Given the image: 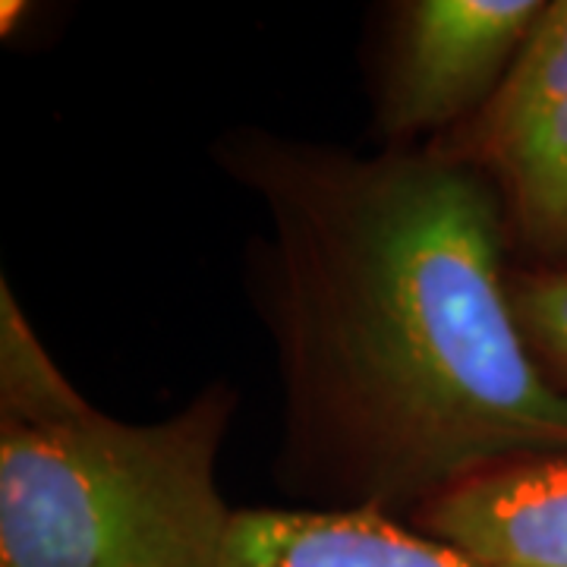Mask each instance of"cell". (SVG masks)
<instances>
[{
    "mask_svg": "<svg viewBox=\"0 0 567 567\" xmlns=\"http://www.w3.org/2000/svg\"><path fill=\"white\" fill-rule=\"evenodd\" d=\"M215 164L265 215L249 287L290 492L406 520L492 466L565 454L567 394L524 344L502 208L473 171L265 126L218 136Z\"/></svg>",
    "mask_w": 567,
    "mask_h": 567,
    "instance_id": "cell-1",
    "label": "cell"
},
{
    "mask_svg": "<svg viewBox=\"0 0 567 567\" xmlns=\"http://www.w3.org/2000/svg\"><path fill=\"white\" fill-rule=\"evenodd\" d=\"M234 410L215 382L152 423L89 401L0 420V567H224L237 511L218 457Z\"/></svg>",
    "mask_w": 567,
    "mask_h": 567,
    "instance_id": "cell-2",
    "label": "cell"
},
{
    "mask_svg": "<svg viewBox=\"0 0 567 567\" xmlns=\"http://www.w3.org/2000/svg\"><path fill=\"white\" fill-rule=\"evenodd\" d=\"M429 148L492 189L514 265L567 268V0H546L486 104Z\"/></svg>",
    "mask_w": 567,
    "mask_h": 567,
    "instance_id": "cell-3",
    "label": "cell"
},
{
    "mask_svg": "<svg viewBox=\"0 0 567 567\" xmlns=\"http://www.w3.org/2000/svg\"><path fill=\"white\" fill-rule=\"evenodd\" d=\"M546 0H404L375 54V130L420 148L473 117L505 80Z\"/></svg>",
    "mask_w": 567,
    "mask_h": 567,
    "instance_id": "cell-4",
    "label": "cell"
},
{
    "mask_svg": "<svg viewBox=\"0 0 567 567\" xmlns=\"http://www.w3.org/2000/svg\"><path fill=\"white\" fill-rule=\"evenodd\" d=\"M406 524L483 567H567V451L476 473Z\"/></svg>",
    "mask_w": 567,
    "mask_h": 567,
    "instance_id": "cell-5",
    "label": "cell"
},
{
    "mask_svg": "<svg viewBox=\"0 0 567 567\" xmlns=\"http://www.w3.org/2000/svg\"><path fill=\"white\" fill-rule=\"evenodd\" d=\"M224 567H483L461 548L375 511L244 507Z\"/></svg>",
    "mask_w": 567,
    "mask_h": 567,
    "instance_id": "cell-6",
    "label": "cell"
},
{
    "mask_svg": "<svg viewBox=\"0 0 567 567\" xmlns=\"http://www.w3.org/2000/svg\"><path fill=\"white\" fill-rule=\"evenodd\" d=\"M82 401L80 388L41 344L10 281H0V420H41Z\"/></svg>",
    "mask_w": 567,
    "mask_h": 567,
    "instance_id": "cell-7",
    "label": "cell"
},
{
    "mask_svg": "<svg viewBox=\"0 0 567 567\" xmlns=\"http://www.w3.org/2000/svg\"><path fill=\"white\" fill-rule=\"evenodd\" d=\"M511 306L533 363L567 394V268L511 265Z\"/></svg>",
    "mask_w": 567,
    "mask_h": 567,
    "instance_id": "cell-8",
    "label": "cell"
},
{
    "mask_svg": "<svg viewBox=\"0 0 567 567\" xmlns=\"http://www.w3.org/2000/svg\"><path fill=\"white\" fill-rule=\"evenodd\" d=\"M35 17V7L25 3V0H3L0 3V35L3 39H13L20 32V25L25 20Z\"/></svg>",
    "mask_w": 567,
    "mask_h": 567,
    "instance_id": "cell-9",
    "label": "cell"
}]
</instances>
